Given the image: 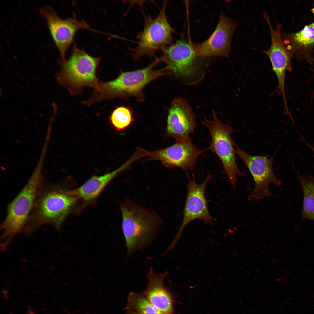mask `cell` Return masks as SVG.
I'll return each instance as SVG.
<instances>
[{
    "label": "cell",
    "mask_w": 314,
    "mask_h": 314,
    "mask_svg": "<svg viewBox=\"0 0 314 314\" xmlns=\"http://www.w3.org/2000/svg\"><path fill=\"white\" fill-rule=\"evenodd\" d=\"M311 11L314 14V7L312 9Z\"/></svg>",
    "instance_id": "cell-25"
},
{
    "label": "cell",
    "mask_w": 314,
    "mask_h": 314,
    "mask_svg": "<svg viewBox=\"0 0 314 314\" xmlns=\"http://www.w3.org/2000/svg\"><path fill=\"white\" fill-rule=\"evenodd\" d=\"M39 12L47 22L59 52L60 60L65 59L67 51L73 42L76 33L81 30L89 29V25L85 21L78 20L74 17L65 19L61 18L49 5L41 7Z\"/></svg>",
    "instance_id": "cell-11"
},
{
    "label": "cell",
    "mask_w": 314,
    "mask_h": 314,
    "mask_svg": "<svg viewBox=\"0 0 314 314\" xmlns=\"http://www.w3.org/2000/svg\"><path fill=\"white\" fill-rule=\"evenodd\" d=\"M126 309L141 314H163L154 306L143 293L131 292L129 295Z\"/></svg>",
    "instance_id": "cell-19"
},
{
    "label": "cell",
    "mask_w": 314,
    "mask_h": 314,
    "mask_svg": "<svg viewBox=\"0 0 314 314\" xmlns=\"http://www.w3.org/2000/svg\"><path fill=\"white\" fill-rule=\"evenodd\" d=\"M161 61L156 58L149 65L143 69L121 72L115 79L107 82L100 81L97 88L94 89L90 97L85 101L89 106L106 99L133 96L143 98L142 91L149 83L161 76L170 74L167 67L159 69L154 67Z\"/></svg>",
    "instance_id": "cell-1"
},
{
    "label": "cell",
    "mask_w": 314,
    "mask_h": 314,
    "mask_svg": "<svg viewBox=\"0 0 314 314\" xmlns=\"http://www.w3.org/2000/svg\"><path fill=\"white\" fill-rule=\"evenodd\" d=\"M237 25L236 22L221 12L217 25L209 37L200 44L194 45L197 54L203 58L222 56L229 58L231 40Z\"/></svg>",
    "instance_id": "cell-12"
},
{
    "label": "cell",
    "mask_w": 314,
    "mask_h": 314,
    "mask_svg": "<svg viewBox=\"0 0 314 314\" xmlns=\"http://www.w3.org/2000/svg\"><path fill=\"white\" fill-rule=\"evenodd\" d=\"M263 15L270 29L271 41L270 48L263 52L269 57L273 71L276 76L279 93L282 96L283 101H286L285 76L287 71L291 72L292 71L291 58L282 41L280 32L281 25L276 22V28L274 29L267 12L265 11Z\"/></svg>",
    "instance_id": "cell-13"
},
{
    "label": "cell",
    "mask_w": 314,
    "mask_h": 314,
    "mask_svg": "<svg viewBox=\"0 0 314 314\" xmlns=\"http://www.w3.org/2000/svg\"><path fill=\"white\" fill-rule=\"evenodd\" d=\"M127 310H128V312L127 314H141L137 311L133 310L130 309H128Z\"/></svg>",
    "instance_id": "cell-22"
},
{
    "label": "cell",
    "mask_w": 314,
    "mask_h": 314,
    "mask_svg": "<svg viewBox=\"0 0 314 314\" xmlns=\"http://www.w3.org/2000/svg\"><path fill=\"white\" fill-rule=\"evenodd\" d=\"M309 148L314 153V147L311 145H310L309 146Z\"/></svg>",
    "instance_id": "cell-24"
},
{
    "label": "cell",
    "mask_w": 314,
    "mask_h": 314,
    "mask_svg": "<svg viewBox=\"0 0 314 314\" xmlns=\"http://www.w3.org/2000/svg\"><path fill=\"white\" fill-rule=\"evenodd\" d=\"M211 120L205 119L202 123L208 129L211 137L209 146L205 149L215 154L221 161L233 188L236 187L237 175L244 176L239 170L236 159L235 144L231 138L233 130L228 124L221 121L214 110Z\"/></svg>",
    "instance_id": "cell-7"
},
{
    "label": "cell",
    "mask_w": 314,
    "mask_h": 314,
    "mask_svg": "<svg viewBox=\"0 0 314 314\" xmlns=\"http://www.w3.org/2000/svg\"><path fill=\"white\" fill-rule=\"evenodd\" d=\"M310 70H311L313 73V76H314V69L312 68H310ZM314 98V90L312 92V93L311 98V99L312 100Z\"/></svg>",
    "instance_id": "cell-23"
},
{
    "label": "cell",
    "mask_w": 314,
    "mask_h": 314,
    "mask_svg": "<svg viewBox=\"0 0 314 314\" xmlns=\"http://www.w3.org/2000/svg\"><path fill=\"white\" fill-rule=\"evenodd\" d=\"M297 174L303 194L301 215L302 220L314 221V178L310 175Z\"/></svg>",
    "instance_id": "cell-18"
},
{
    "label": "cell",
    "mask_w": 314,
    "mask_h": 314,
    "mask_svg": "<svg viewBox=\"0 0 314 314\" xmlns=\"http://www.w3.org/2000/svg\"><path fill=\"white\" fill-rule=\"evenodd\" d=\"M122 229L128 254L143 249L153 240L163 222L156 213L128 200L122 204Z\"/></svg>",
    "instance_id": "cell-2"
},
{
    "label": "cell",
    "mask_w": 314,
    "mask_h": 314,
    "mask_svg": "<svg viewBox=\"0 0 314 314\" xmlns=\"http://www.w3.org/2000/svg\"><path fill=\"white\" fill-rule=\"evenodd\" d=\"M205 150L197 148L189 138L177 140L174 144L155 152L153 157L168 167L192 171L198 158Z\"/></svg>",
    "instance_id": "cell-14"
},
{
    "label": "cell",
    "mask_w": 314,
    "mask_h": 314,
    "mask_svg": "<svg viewBox=\"0 0 314 314\" xmlns=\"http://www.w3.org/2000/svg\"><path fill=\"white\" fill-rule=\"evenodd\" d=\"M110 122L118 131L127 128L133 121L132 113L128 108L123 106L117 107L112 111L109 118Z\"/></svg>",
    "instance_id": "cell-20"
},
{
    "label": "cell",
    "mask_w": 314,
    "mask_h": 314,
    "mask_svg": "<svg viewBox=\"0 0 314 314\" xmlns=\"http://www.w3.org/2000/svg\"><path fill=\"white\" fill-rule=\"evenodd\" d=\"M41 166L39 164L26 184L8 206L1 226V242L3 247L8 245L14 235L25 231L41 185Z\"/></svg>",
    "instance_id": "cell-4"
},
{
    "label": "cell",
    "mask_w": 314,
    "mask_h": 314,
    "mask_svg": "<svg viewBox=\"0 0 314 314\" xmlns=\"http://www.w3.org/2000/svg\"><path fill=\"white\" fill-rule=\"evenodd\" d=\"M212 176L208 173L204 181L200 184L197 183L193 175L191 178L189 177L183 221L177 234L167 248L168 251L174 247L185 227L192 220L199 219L205 223H213L214 219L208 210L205 193L206 185Z\"/></svg>",
    "instance_id": "cell-9"
},
{
    "label": "cell",
    "mask_w": 314,
    "mask_h": 314,
    "mask_svg": "<svg viewBox=\"0 0 314 314\" xmlns=\"http://www.w3.org/2000/svg\"><path fill=\"white\" fill-rule=\"evenodd\" d=\"M78 199L68 190L55 188L47 192L36 201L26 231L30 232L45 224L60 229Z\"/></svg>",
    "instance_id": "cell-5"
},
{
    "label": "cell",
    "mask_w": 314,
    "mask_h": 314,
    "mask_svg": "<svg viewBox=\"0 0 314 314\" xmlns=\"http://www.w3.org/2000/svg\"><path fill=\"white\" fill-rule=\"evenodd\" d=\"M128 162L116 170L101 176H94L79 188L68 190L69 193L86 202H91L99 196L107 184L118 174L124 170Z\"/></svg>",
    "instance_id": "cell-17"
},
{
    "label": "cell",
    "mask_w": 314,
    "mask_h": 314,
    "mask_svg": "<svg viewBox=\"0 0 314 314\" xmlns=\"http://www.w3.org/2000/svg\"><path fill=\"white\" fill-rule=\"evenodd\" d=\"M167 3L165 1L156 18H153L149 15L145 16L144 28L138 35L137 46L132 50L134 60L144 56L151 57L158 50L173 43L174 31L167 18Z\"/></svg>",
    "instance_id": "cell-6"
},
{
    "label": "cell",
    "mask_w": 314,
    "mask_h": 314,
    "mask_svg": "<svg viewBox=\"0 0 314 314\" xmlns=\"http://www.w3.org/2000/svg\"><path fill=\"white\" fill-rule=\"evenodd\" d=\"M293 39L298 44L307 46L314 43V22L295 33Z\"/></svg>",
    "instance_id": "cell-21"
},
{
    "label": "cell",
    "mask_w": 314,
    "mask_h": 314,
    "mask_svg": "<svg viewBox=\"0 0 314 314\" xmlns=\"http://www.w3.org/2000/svg\"><path fill=\"white\" fill-rule=\"evenodd\" d=\"M168 272L157 274L151 267L147 273V284L142 293L148 300L163 314H173L174 299L171 291L164 284Z\"/></svg>",
    "instance_id": "cell-16"
},
{
    "label": "cell",
    "mask_w": 314,
    "mask_h": 314,
    "mask_svg": "<svg viewBox=\"0 0 314 314\" xmlns=\"http://www.w3.org/2000/svg\"><path fill=\"white\" fill-rule=\"evenodd\" d=\"M236 153L246 165L252 175L254 186L247 197L249 201L260 200L272 196L269 186L272 184L277 187L281 184L276 176L272 167L274 156H253L243 151L235 145Z\"/></svg>",
    "instance_id": "cell-8"
},
{
    "label": "cell",
    "mask_w": 314,
    "mask_h": 314,
    "mask_svg": "<svg viewBox=\"0 0 314 314\" xmlns=\"http://www.w3.org/2000/svg\"><path fill=\"white\" fill-rule=\"evenodd\" d=\"M161 51L160 58L166 64L170 74L182 78L195 76L203 58L197 54L194 45L182 39Z\"/></svg>",
    "instance_id": "cell-10"
},
{
    "label": "cell",
    "mask_w": 314,
    "mask_h": 314,
    "mask_svg": "<svg viewBox=\"0 0 314 314\" xmlns=\"http://www.w3.org/2000/svg\"><path fill=\"white\" fill-rule=\"evenodd\" d=\"M197 126L195 116L184 98L177 97L172 102L167 117V129L169 135L176 141L190 137Z\"/></svg>",
    "instance_id": "cell-15"
},
{
    "label": "cell",
    "mask_w": 314,
    "mask_h": 314,
    "mask_svg": "<svg viewBox=\"0 0 314 314\" xmlns=\"http://www.w3.org/2000/svg\"><path fill=\"white\" fill-rule=\"evenodd\" d=\"M100 60L74 45L69 58L60 61V69L55 76L57 82L74 96L81 94L85 87L97 89L100 81L96 71Z\"/></svg>",
    "instance_id": "cell-3"
}]
</instances>
